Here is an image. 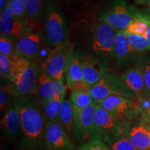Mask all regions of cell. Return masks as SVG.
I'll list each match as a JSON object with an SVG mask.
<instances>
[{
	"instance_id": "obj_21",
	"label": "cell",
	"mask_w": 150,
	"mask_h": 150,
	"mask_svg": "<svg viewBox=\"0 0 150 150\" xmlns=\"http://www.w3.org/2000/svg\"><path fill=\"white\" fill-rule=\"evenodd\" d=\"M74 106L70 97L69 98H65L63 101L58 121L68 134H72L74 131Z\"/></svg>"
},
{
	"instance_id": "obj_13",
	"label": "cell",
	"mask_w": 150,
	"mask_h": 150,
	"mask_svg": "<svg viewBox=\"0 0 150 150\" xmlns=\"http://www.w3.org/2000/svg\"><path fill=\"white\" fill-rule=\"evenodd\" d=\"M117 31L109 24L101 21L95 27L93 49L97 52L114 54V45Z\"/></svg>"
},
{
	"instance_id": "obj_25",
	"label": "cell",
	"mask_w": 150,
	"mask_h": 150,
	"mask_svg": "<svg viewBox=\"0 0 150 150\" xmlns=\"http://www.w3.org/2000/svg\"><path fill=\"white\" fill-rule=\"evenodd\" d=\"M70 98L74 108L78 110L83 109L95 102L91 94L88 91H72Z\"/></svg>"
},
{
	"instance_id": "obj_1",
	"label": "cell",
	"mask_w": 150,
	"mask_h": 150,
	"mask_svg": "<svg viewBox=\"0 0 150 150\" xmlns=\"http://www.w3.org/2000/svg\"><path fill=\"white\" fill-rule=\"evenodd\" d=\"M21 118L22 145L26 150H36L45 142L47 122L38 99L31 96L16 99Z\"/></svg>"
},
{
	"instance_id": "obj_7",
	"label": "cell",
	"mask_w": 150,
	"mask_h": 150,
	"mask_svg": "<svg viewBox=\"0 0 150 150\" xmlns=\"http://www.w3.org/2000/svg\"><path fill=\"white\" fill-rule=\"evenodd\" d=\"M99 106L117 117L127 120H133L140 115L139 105L137 100L118 95H110L96 101Z\"/></svg>"
},
{
	"instance_id": "obj_22",
	"label": "cell",
	"mask_w": 150,
	"mask_h": 150,
	"mask_svg": "<svg viewBox=\"0 0 150 150\" xmlns=\"http://www.w3.org/2000/svg\"><path fill=\"white\" fill-rule=\"evenodd\" d=\"M66 97V91L45 102H42V106L47 122L57 121L62 103Z\"/></svg>"
},
{
	"instance_id": "obj_23",
	"label": "cell",
	"mask_w": 150,
	"mask_h": 150,
	"mask_svg": "<svg viewBox=\"0 0 150 150\" xmlns=\"http://www.w3.org/2000/svg\"><path fill=\"white\" fill-rule=\"evenodd\" d=\"M112 150H138L129 141L124 131L106 137L102 140Z\"/></svg>"
},
{
	"instance_id": "obj_6",
	"label": "cell",
	"mask_w": 150,
	"mask_h": 150,
	"mask_svg": "<svg viewBox=\"0 0 150 150\" xmlns=\"http://www.w3.org/2000/svg\"><path fill=\"white\" fill-rule=\"evenodd\" d=\"M95 102L83 109L74 108V120L73 134L76 139L83 142L99 139L95 122Z\"/></svg>"
},
{
	"instance_id": "obj_17",
	"label": "cell",
	"mask_w": 150,
	"mask_h": 150,
	"mask_svg": "<svg viewBox=\"0 0 150 150\" xmlns=\"http://www.w3.org/2000/svg\"><path fill=\"white\" fill-rule=\"evenodd\" d=\"M81 63L84 79L91 88L108 72L104 63L88 54L82 56Z\"/></svg>"
},
{
	"instance_id": "obj_16",
	"label": "cell",
	"mask_w": 150,
	"mask_h": 150,
	"mask_svg": "<svg viewBox=\"0 0 150 150\" xmlns=\"http://www.w3.org/2000/svg\"><path fill=\"white\" fill-rule=\"evenodd\" d=\"M1 131L4 136L11 140L21 134V118L16 99L4 112L1 120Z\"/></svg>"
},
{
	"instance_id": "obj_31",
	"label": "cell",
	"mask_w": 150,
	"mask_h": 150,
	"mask_svg": "<svg viewBox=\"0 0 150 150\" xmlns=\"http://www.w3.org/2000/svg\"><path fill=\"white\" fill-rule=\"evenodd\" d=\"M11 70V57L0 53V74L1 79L8 81Z\"/></svg>"
},
{
	"instance_id": "obj_30",
	"label": "cell",
	"mask_w": 150,
	"mask_h": 150,
	"mask_svg": "<svg viewBox=\"0 0 150 150\" xmlns=\"http://www.w3.org/2000/svg\"><path fill=\"white\" fill-rule=\"evenodd\" d=\"M0 53L11 56L15 52V45L13 40L6 35H1L0 36Z\"/></svg>"
},
{
	"instance_id": "obj_36",
	"label": "cell",
	"mask_w": 150,
	"mask_h": 150,
	"mask_svg": "<svg viewBox=\"0 0 150 150\" xmlns=\"http://www.w3.org/2000/svg\"><path fill=\"white\" fill-rule=\"evenodd\" d=\"M140 117L141 120L147 125L148 128L150 129V114L148 113H140Z\"/></svg>"
},
{
	"instance_id": "obj_12",
	"label": "cell",
	"mask_w": 150,
	"mask_h": 150,
	"mask_svg": "<svg viewBox=\"0 0 150 150\" xmlns=\"http://www.w3.org/2000/svg\"><path fill=\"white\" fill-rule=\"evenodd\" d=\"M67 87L71 91H90L91 88L84 79L81 58L71 52L65 70Z\"/></svg>"
},
{
	"instance_id": "obj_32",
	"label": "cell",
	"mask_w": 150,
	"mask_h": 150,
	"mask_svg": "<svg viewBox=\"0 0 150 150\" xmlns=\"http://www.w3.org/2000/svg\"><path fill=\"white\" fill-rule=\"evenodd\" d=\"M143 74L145 86V97L150 98V60L141 61L138 65Z\"/></svg>"
},
{
	"instance_id": "obj_24",
	"label": "cell",
	"mask_w": 150,
	"mask_h": 150,
	"mask_svg": "<svg viewBox=\"0 0 150 150\" xmlns=\"http://www.w3.org/2000/svg\"><path fill=\"white\" fill-rule=\"evenodd\" d=\"M27 24L30 27H35L40 17L42 0H25Z\"/></svg>"
},
{
	"instance_id": "obj_9",
	"label": "cell",
	"mask_w": 150,
	"mask_h": 150,
	"mask_svg": "<svg viewBox=\"0 0 150 150\" xmlns=\"http://www.w3.org/2000/svg\"><path fill=\"white\" fill-rule=\"evenodd\" d=\"M66 25L64 16L59 8L50 5L45 21V38L48 45L54 48L66 42Z\"/></svg>"
},
{
	"instance_id": "obj_19",
	"label": "cell",
	"mask_w": 150,
	"mask_h": 150,
	"mask_svg": "<svg viewBox=\"0 0 150 150\" xmlns=\"http://www.w3.org/2000/svg\"><path fill=\"white\" fill-rule=\"evenodd\" d=\"M136 52L128 40L126 31H117L114 45V56L119 66H125L136 58Z\"/></svg>"
},
{
	"instance_id": "obj_38",
	"label": "cell",
	"mask_w": 150,
	"mask_h": 150,
	"mask_svg": "<svg viewBox=\"0 0 150 150\" xmlns=\"http://www.w3.org/2000/svg\"><path fill=\"white\" fill-rule=\"evenodd\" d=\"M8 1L9 0H0V10H1V12L4 10L6 6L8 4Z\"/></svg>"
},
{
	"instance_id": "obj_2",
	"label": "cell",
	"mask_w": 150,
	"mask_h": 150,
	"mask_svg": "<svg viewBox=\"0 0 150 150\" xmlns=\"http://www.w3.org/2000/svg\"><path fill=\"white\" fill-rule=\"evenodd\" d=\"M10 57L11 70L8 81L15 96L24 97L36 94L42 65L16 53Z\"/></svg>"
},
{
	"instance_id": "obj_27",
	"label": "cell",
	"mask_w": 150,
	"mask_h": 150,
	"mask_svg": "<svg viewBox=\"0 0 150 150\" xmlns=\"http://www.w3.org/2000/svg\"><path fill=\"white\" fill-rule=\"evenodd\" d=\"M127 33L128 40L137 54H142L149 51L147 33L142 35H138Z\"/></svg>"
},
{
	"instance_id": "obj_11",
	"label": "cell",
	"mask_w": 150,
	"mask_h": 150,
	"mask_svg": "<svg viewBox=\"0 0 150 150\" xmlns=\"http://www.w3.org/2000/svg\"><path fill=\"white\" fill-rule=\"evenodd\" d=\"M45 144L48 150H72L74 148L69 134L58 120L47 125Z\"/></svg>"
},
{
	"instance_id": "obj_20",
	"label": "cell",
	"mask_w": 150,
	"mask_h": 150,
	"mask_svg": "<svg viewBox=\"0 0 150 150\" xmlns=\"http://www.w3.org/2000/svg\"><path fill=\"white\" fill-rule=\"evenodd\" d=\"M123 80L132 91L138 101L145 97V86L143 74L139 65L131 67L122 75Z\"/></svg>"
},
{
	"instance_id": "obj_14",
	"label": "cell",
	"mask_w": 150,
	"mask_h": 150,
	"mask_svg": "<svg viewBox=\"0 0 150 150\" xmlns=\"http://www.w3.org/2000/svg\"><path fill=\"white\" fill-rule=\"evenodd\" d=\"M124 133L138 150H150V129L140 117L129 121Z\"/></svg>"
},
{
	"instance_id": "obj_15",
	"label": "cell",
	"mask_w": 150,
	"mask_h": 150,
	"mask_svg": "<svg viewBox=\"0 0 150 150\" xmlns=\"http://www.w3.org/2000/svg\"><path fill=\"white\" fill-rule=\"evenodd\" d=\"M31 27L27 24L20 21L13 14L8 4L1 12L0 30L1 35H6L16 41L20 38Z\"/></svg>"
},
{
	"instance_id": "obj_35",
	"label": "cell",
	"mask_w": 150,
	"mask_h": 150,
	"mask_svg": "<svg viewBox=\"0 0 150 150\" xmlns=\"http://www.w3.org/2000/svg\"><path fill=\"white\" fill-rule=\"evenodd\" d=\"M145 17L147 20L149 24V27H148V29L147 31V41H148V45H149V51L150 52V13H144Z\"/></svg>"
},
{
	"instance_id": "obj_26",
	"label": "cell",
	"mask_w": 150,
	"mask_h": 150,
	"mask_svg": "<svg viewBox=\"0 0 150 150\" xmlns=\"http://www.w3.org/2000/svg\"><path fill=\"white\" fill-rule=\"evenodd\" d=\"M149 24L146 20L144 13L140 12L138 18H135L129 24L125 31L131 34L142 35L147 33Z\"/></svg>"
},
{
	"instance_id": "obj_34",
	"label": "cell",
	"mask_w": 150,
	"mask_h": 150,
	"mask_svg": "<svg viewBox=\"0 0 150 150\" xmlns=\"http://www.w3.org/2000/svg\"><path fill=\"white\" fill-rule=\"evenodd\" d=\"M140 113L150 114V98L144 97L138 101Z\"/></svg>"
},
{
	"instance_id": "obj_4",
	"label": "cell",
	"mask_w": 150,
	"mask_h": 150,
	"mask_svg": "<svg viewBox=\"0 0 150 150\" xmlns=\"http://www.w3.org/2000/svg\"><path fill=\"white\" fill-rule=\"evenodd\" d=\"M72 51L73 46L67 41L54 47L41 64L42 73L52 79L64 81L67 61Z\"/></svg>"
},
{
	"instance_id": "obj_29",
	"label": "cell",
	"mask_w": 150,
	"mask_h": 150,
	"mask_svg": "<svg viewBox=\"0 0 150 150\" xmlns=\"http://www.w3.org/2000/svg\"><path fill=\"white\" fill-rule=\"evenodd\" d=\"M13 92L10 85L1 86L0 89V109L1 112L8 109V108L13 104L12 97Z\"/></svg>"
},
{
	"instance_id": "obj_39",
	"label": "cell",
	"mask_w": 150,
	"mask_h": 150,
	"mask_svg": "<svg viewBox=\"0 0 150 150\" xmlns=\"http://www.w3.org/2000/svg\"><path fill=\"white\" fill-rule=\"evenodd\" d=\"M147 11L149 13H150V4L149 5H148V9H147Z\"/></svg>"
},
{
	"instance_id": "obj_28",
	"label": "cell",
	"mask_w": 150,
	"mask_h": 150,
	"mask_svg": "<svg viewBox=\"0 0 150 150\" xmlns=\"http://www.w3.org/2000/svg\"><path fill=\"white\" fill-rule=\"evenodd\" d=\"M8 4L14 16L18 20L27 24L25 0H9Z\"/></svg>"
},
{
	"instance_id": "obj_10",
	"label": "cell",
	"mask_w": 150,
	"mask_h": 150,
	"mask_svg": "<svg viewBox=\"0 0 150 150\" xmlns=\"http://www.w3.org/2000/svg\"><path fill=\"white\" fill-rule=\"evenodd\" d=\"M95 122L99 139L124 131L129 120L117 117L95 103Z\"/></svg>"
},
{
	"instance_id": "obj_37",
	"label": "cell",
	"mask_w": 150,
	"mask_h": 150,
	"mask_svg": "<svg viewBox=\"0 0 150 150\" xmlns=\"http://www.w3.org/2000/svg\"><path fill=\"white\" fill-rule=\"evenodd\" d=\"M135 3L139 5H149L150 0H134Z\"/></svg>"
},
{
	"instance_id": "obj_33",
	"label": "cell",
	"mask_w": 150,
	"mask_h": 150,
	"mask_svg": "<svg viewBox=\"0 0 150 150\" xmlns=\"http://www.w3.org/2000/svg\"><path fill=\"white\" fill-rule=\"evenodd\" d=\"M78 150H112L106 142L99 139H95L84 143Z\"/></svg>"
},
{
	"instance_id": "obj_18",
	"label": "cell",
	"mask_w": 150,
	"mask_h": 150,
	"mask_svg": "<svg viewBox=\"0 0 150 150\" xmlns=\"http://www.w3.org/2000/svg\"><path fill=\"white\" fill-rule=\"evenodd\" d=\"M63 82L64 81L52 79L41 73L36 91L38 99L42 103L61 95L66 91L67 86H65Z\"/></svg>"
},
{
	"instance_id": "obj_8",
	"label": "cell",
	"mask_w": 150,
	"mask_h": 150,
	"mask_svg": "<svg viewBox=\"0 0 150 150\" xmlns=\"http://www.w3.org/2000/svg\"><path fill=\"white\" fill-rule=\"evenodd\" d=\"M44 41L40 33L29 29L16 41L15 52L18 56L39 63L43 52H46Z\"/></svg>"
},
{
	"instance_id": "obj_5",
	"label": "cell",
	"mask_w": 150,
	"mask_h": 150,
	"mask_svg": "<svg viewBox=\"0 0 150 150\" xmlns=\"http://www.w3.org/2000/svg\"><path fill=\"white\" fill-rule=\"evenodd\" d=\"M140 12L134 7L127 4L124 0H115L100 16V21L109 24L117 30H126L135 18H138Z\"/></svg>"
},
{
	"instance_id": "obj_3",
	"label": "cell",
	"mask_w": 150,
	"mask_h": 150,
	"mask_svg": "<svg viewBox=\"0 0 150 150\" xmlns=\"http://www.w3.org/2000/svg\"><path fill=\"white\" fill-rule=\"evenodd\" d=\"M90 94L95 102L110 95H118L138 101L129 88L122 77L114 72H108L97 83L90 89Z\"/></svg>"
}]
</instances>
